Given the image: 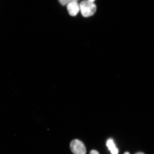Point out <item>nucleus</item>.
<instances>
[{
    "label": "nucleus",
    "mask_w": 154,
    "mask_h": 154,
    "mask_svg": "<svg viewBox=\"0 0 154 154\" xmlns=\"http://www.w3.org/2000/svg\"><path fill=\"white\" fill-rule=\"evenodd\" d=\"M89 154H99V152L95 150H92L90 152Z\"/></svg>",
    "instance_id": "423d86ee"
},
{
    "label": "nucleus",
    "mask_w": 154,
    "mask_h": 154,
    "mask_svg": "<svg viewBox=\"0 0 154 154\" xmlns=\"http://www.w3.org/2000/svg\"><path fill=\"white\" fill-rule=\"evenodd\" d=\"M106 146L108 148L109 151L112 154H118V150L116 147L115 144L113 140L110 139L108 140L107 142Z\"/></svg>",
    "instance_id": "20e7f679"
},
{
    "label": "nucleus",
    "mask_w": 154,
    "mask_h": 154,
    "mask_svg": "<svg viewBox=\"0 0 154 154\" xmlns=\"http://www.w3.org/2000/svg\"><path fill=\"white\" fill-rule=\"evenodd\" d=\"M88 1H91V2H93L94 1H95V0H88Z\"/></svg>",
    "instance_id": "1a4fd4ad"
},
{
    "label": "nucleus",
    "mask_w": 154,
    "mask_h": 154,
    "mask_svg": "<svg viewBox=\"0 0 154 154\" xmlns=\"http://www.w3.org/2000/svg\"><path fill=\"white\" fill-rule=\"evenodd\" d=\"M124 154H130L129 153H128V152H126Z\"/></svg>",
    "instance_id": "6e6552de"
},
{
    "label": "nucleus",
    "mask_w": 154,
    "mask_h": 154,
    "mask_svg": "<svg viewBox=\"0 0 154 154\" xmlns=\"http://www.w3.org/2000/svg\"><path fill=\"white\" fill-rule=\"evenodd\" d=\"M135 154H144L142 152H138V153H136Z\"/></svg>",
    "instance_id": "0eeeda50"
},
{
    "label": "nucleus",
    "mask_w": 154,
    "mask_h": 154,
    "mask_svg": "<svg viewBox=\"0 0 154 154\" xmlns=\"http://www.w3.org/2000/svg\"><path fill=\"white\" fill-rule=\"evenodd\" d=\"M70 149L74 154H86V148L85 144L80 140H73L70 143Z\"/></svg>",
    "instance_id": "f03ea898"
},
{
    "label": "nucleus",
    "mask_w": 154,
    "mask_h": 154,
    "mask_svg": "<svg viewBox=\"0 0 154 154\" xmlns=\"http://www.w3.org/2000/svg\"><path fill=\"white\" fill-rule=\"evenodd\" d=\"M78 0H58L59 3L63 5H67L72 1H77Z\"/></svg>",
    "instance_id": "39448f33"
},
{
    "label": "nucleus",
    "mask_w": 154,
    "mask_h": 154,
    "mask_svg": "<svg viewBox=\"0 0 154 154\" xmlns=\"http://www.w3.org/2000/svg\"><path fill=\"white\" fill-rule=\"evenodd\" d=\"M80 8L82 16L88 17L93 15L96 12L97 7L93 3L89 1H84L81 2Z\"/></svg>",
    "instance_id": "f257e3e1"
},
{
    "label": "nucleus",
    "mask_w": 154,
    "mask_h": 154,
    "mask_svg": "<svg viewBox=\"0 0 154 154\" xmlns=\"http://www.w3.org/2000/svg\"><path fill=\"white\" fill-rule=\"evenodd\" d=\"M67 9L71 16H75L80 11V5L77 1H72L67 5Z\"/></svg>",
    "instance_id": "7ed1b4c3"
}]
</instances>
